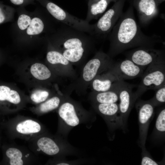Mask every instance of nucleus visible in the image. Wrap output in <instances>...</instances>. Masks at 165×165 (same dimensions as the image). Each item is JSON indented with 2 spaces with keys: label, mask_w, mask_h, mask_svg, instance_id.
Returning a JSON list of instances; mask_svg holds the SVG:
<instances>
[{
  "label": "nucleus",
  "mask_w": 165,
  "mask_h": 165,
  "mask_svg": "<svg viewBox=\"0 0 165 165\" xmlns=\"http://www.w3.org/2000/svg\"><path fill=\"white\" fill-rule=\"evenodd\" d=\"M136 108L138 114L139 135L138 143L142 152H146L145 143L148 126L154 113L155 107L150 101L139 99L136 103Z\"/></svg>",
  "instance_id": "8"
},
{
  "label": "nucleus",
  "mask_w": 165,
  "mask_h": 165,
  "mask_svg": "<svg viewBox=\"0 0 165 165\" xmlns=\"http://www.w3.org/2000/svg\"><path fill=\"white\" fill-rule=\"evenodd\" d=\"M44 28L42 21L39 18L35 17L31 21L27 30L28 34L30 35H36L40 33Z\"/></svg>",
  "instance_id": "24"
},
{
  "label": "nucleus",
  "mask_w": 165,
  "mask_h": 165,
  "mask_svg": "<svg viewBox=\"0 0 165 165\" xmlns=\"http://www.w3.org/2000/svg\"><path fill=\"white\" fill-rule=\"evenodd\" d=\"M86 33L80 31L65 25L60 38L61 53L70 62H77L84 56L94 38Z\"/></svg>",
  "instance_id": "2"
},
{
  "label": "nucleus",
  "mask_w": 165,
  "mask_h": 165,
  "mask_svg": "<svg viewBox=\"0 0 165 165\" xmlns=\"http://www.w3.org/2000/svg\"><path fill=\"white\" fill-rule=\"evenodd\" d=\"M144 69L127 58L115 63L112 68L119 78L123 80L141 76Z\"/></svg>",
  "instance_id": "11"
},
{
  "label": "nucleus",
  "mask_w": 165,
  "mask_h": 165,
  "mask_svg": "<svg viewBox=\"0 0 165 165\" xmlns=\"http://www.w3.org/2000/svg\"><path fill=\"white\" fill-rule=\"evenodd\" d=\"M5 19L4 15L2 11L1 8L0 7V24L4 21Z\"/></svg>",
  "instance_id": "31"
},
{
  "label": "nucleus",
  "mask_w": 165,
  "mask_h": 165,
  "mask_svg": "<svg viewBox=\"0 0 165 165\" xmlns=\"http://www.w3.org/2000/svg\"><path fill=\"white\" fill-rule=\"evenodd\" d=\"M45 3L48 12L55 19L66 26L92 36L93 24L71 15L52 2L47 1Z\"/></svg>",
  "instance_id": "5"
},
{
  "label": "nucleus",
  "mask_w": 165,
  "mask_h": 165,
  "mask_svg": "<svg viewBox=\"0 0 165 165\" xmlns=\"http://www.w3.org/2000/svg\"><path fill=\"white\" fill-rule=\"evenodd\" d=\"M110 3L106 0H89L85 20L89 23L91 20L100 17L105 13Z\"/></svg>",
  "instance_id": "15"
},
{
  "label": "nucleus",
  "mask_w": 165,
  "mask_h": 165,
  "mask_svg": "<svg viewBox=\"0 0 165 165\" xmlns=\"http://www.w3.org/2000/svg\"><path fill=\"white\" fill-rule=\"evenodd\" d=\"M120 80L112 69L109 70L105 75L97 76L92 82V87L96 92H102L111 89L113 83Z\"/></svg>",
  "instance_id": "13"
},
{
  "label": "nucleus",
  "mask_w": 165,
  "mask_h": 165,
  "mask_svg": "<svg viewBox=\"0 0 165 165\" xmlns=\"http://www.w3.org/2000/svg\"><path fill=\"white\" fill-rule=\"evenodd\" d=\"M58 114L60 118L69 126L75 127L80 123V119L75 107L70 102L63 103L59 108Z\"/></svg>",
  "instance_id": "14"
},
{
  "label": "nucleus",
  "mask_w": 165,
  "mask_h": 165,
  "mask_svg": "<svg viewBox=\"0 0 165 165\" xmlns=\"http://www.w3.org/2000/svg\"><path fill=\"white\" fill-rule=\"evenodd\" d=\"M141 77V81L134 92L136 100L147 90H156L165 85V62L148 66Z\"/></svg>",
  "instance_id": "4"
},
{
  "label": "nucleus",
  "mask_w": 165,
  "mask_h": 165,
  "mask_svg": "<svg viewBox=\"0 0 165 165\" xmlns=\"http://www.w3.org/2000/svg\"><path fill=\"white\" fill-rule=\"evenodd\" d=\"M16 128L19 133L23 134L38 133L41 129L40 125L38 123L31 119L27 120L19 123Z\"/></svg>",
  "instance_id": "19"
},
{
  "label": "nucleus",
  "mask_w": 165,
  "mask_h": 165,
  "mask_svg": "<svg viewBox=\"0 0 165 165\" xmlns=\"http://www.w3.org/2000/svg\"><path fill=\"white\" fill-rule=\"evenodd\" d=\"M164 0H133L132 5L136 9L139 21L142 25L149 23L159 13L158 6Z\"/></svg>",
  "instance_id": "10"
},
{
  "label": "nucleus",
  "mask_w": 165,
  "mask_h": 165,
  "mask_svg": "<svg viewBox=\"0 0 165 165\" xmlns=\"http://www.w3.org/2000/svg\"><path fill=\"white\" fill-rule=\"evenodd\" d=\"M97 108L112 128H121L125 130L119 112V104L117 103H98Z\"/></svg>",
  "instance_id": "12"
},
{
  "label": "nucleus",
  "mask_w": 165,
  "mask_h": 165,
  "mask_svg": "<svg viewBox=\"0 0 165 165\" xmlns=\"http://www.w3.org/2000/svg\"><path fill=\"white\" fill-rule=\"evenodd\" d=\"M154 134L156 138H161L165 135V109L163 107L159 112L156 119Z\"/></svg>",
  "instance_id": "21"
},
{
  "label": "nucleus",
  "mask_w": 165,
  "mask_h": 165,
  "mask_svg": "<svg viewBox=\"0 0 165 165\" xmlns=\"http://www.w3.org/2000/svg\"><path fill=\"white\" fill-rule=\"evenodd\" d=\"M31 19L30 16L25 15H20L18 20L17 24L19 28L21 30H24L29 25Z\"/></svg>",
  "instance_id": "28"
},
{
  "label": "nucleus",
  "mask_w": 165,
  "mask_h": 165,
  "mask_svg": "<svg viewBox=\"0 0 165 165\" xmlns=\"http://www.w3.org/2000/svg\"><path fill=\"white\" fill-rule=\"evenodd\" d=\"M126 0H119L93 24L92 36L94 38L104 40L107 39L123 13Z\"/></svg>",
  "instance_id": "3"
},
{
  "label": "nucleus",
  "mask_w": 165,
  "mask_h": 165,
  "mask_svg": "<svg viewBox=\"0 0 165 165\" xmlns=\"http://www.w3.org/2000/svg\"><path fill=\"white\" fill-rule=\"evenodd\" d=\"M147 153H145V155H144L142 157L141 165H157L158 163L152 160L151 157L147 156Z\"/></svg>",
  "instance_id": "29"
},
{
  "label": "nucleus",
  "mask_w": 165,
  "mask_h": 165,
  "mask_svg": "<svg viewBox=\"0 0 165 165\" xmlns=\"http://www.w3.org/2000/svg\"><path fill=\"white\" fill-rule=\"evenodd\" d=\"M114 63L108 54L101 51H98L84 66L82 73L83 79L87 82L92 81L99 73L111 69Z\"/></svg>",
  "instance_id": "9"
},
{
  "label": "nucleus",
  "mask_w": 165,
  "mask_h": 165,
  "mask_svg": "<svg viewBox=\"0 0 165 165\" xmlns=\"http://www.w3.org/2000/svg\"><path fill=\"white\" fill-rule=\"evenodd\" d=\"M57 165H69V164L68 163H59L57 164Z\"/></svg>",
  "instance_id": "32"
},
{
  "label": "nucleus",
  "mask_w": 165,
  "mask_h": 165,
  "mask_svg": "<svg viewBox=\"0 0 165 165\" xmlns=\"http://www.w3.org/2000/svg\"><path fill=\"white\" fill-rule=\"evenodd\" d=\"M107 38L110 42L107 54L112 58L129 49L154 47L156 43L163 42L160 36H148L142 31L136 21L132 6L123 13Z\"/></svg>",
  "instance_id": "1"
},
{
  "label": "nucleus",
  "mask_w": 165,
  "mask_h": 165,
  "mask_svg": "<svg viewBox=\"0 0 165 165\" xmlns=\"http://www.w3.org/2000/svg\"><path fill=\"white\" fill-rule=\"evenodd\" d=\"M7 101L14 104H19L20 101V98L18 93L16 91L11 90L6 85H0V101Z\"/></svg>",
  "instance_id": "17"
},
{
  "label": "nucleus",
  "mask_w": 165,
  "mask_h": 165,
  "mask_svg": "<svg viewBox=\"0 0 165 165\" xmlns=\"http://www.w3.org/2000/svg\"><path fill=\"white\" fill-rule=\"evenodd\" d=\"M47 61L53 64H61L64 65H68V61L61 52L56 51H50L48 52L46 55Z\"/></svg>",
  "instance_id": "22"
},
{
  "label": "nucleus",
  "mask_w": 165,
  "mask_h": 165,
  "mask_svg": "<svg viewBox=\"0 0 165 165\" xmlns=\"http://www.w3.org/2000/svg\"><path fill=\"white\" fill-rule=\"evenodd\" d=\"M39 148L43 152L49 155H53L58 153L60 149L55 142L51 138L46 137L39 139L37 142Z\"/></svg>",
  "instance_id": "16"
},
{
  "label": "nucleus",
  "mask_w": 165,
  "mask_h": 165,
  "mask_svg": "<svg viewBox=\"0 0 165 165\" xmlns=\"http://www.w3.org/2000/svg\"><path fill=\"white\" fill-rule=\"evenodd\" d=\"M97 92L95 99L98 103H116L119 100L118 93L113 88L107 91Z\"/></svg>",
  "instance_id": "18"
},
{
  "label": "nucleus",
  "mask_w": 165,
  "mask_h": 165,
  "mask_svg": "<svg viewBox=\"0 0 165 165\" xmlns=\"http://www.w3.org/2000/svg\"><path fill=\"white\" fill-rule=\"evenodd\" d=\"M49 95V92L44 90H36L31 96L32 101L36 103H39L45 101Z\"/></svg>",
  "instance_id": "27"
},
{
  "label": "nucleus",
  "mask_w": 165,
  "mask_h": 165,
  "mask_svg": "<svg viewBox=\"0 0 165 165\" xmlns=\"http://www.w3.org/2000/svg\"><path fill=\"white\" fill-rule=\"evenodd\" d=\"M125 56L126 58L144 68L151 65L165 62V50L154 47L135 48L126 52Z\"/></svg>",
  "instance_id": "6"
},
{
  "label": "nucleus",
  "mask_w": 165,
  "mask_h": 165,
  "mask_svg": "<svg viewBox=\"0 0 165 165\" xmlns=\"http://www.w3.org/2000/svg\"><path fill=\"white\" fill-rule=\"evenodd\" d=\"M13 4L16 5H20L23 3L24 0H10Z\"/></svg>",
  "instance_id": "30"
},
{
  "label": "nucleus",
  "mask_w": 165,
  "mask_h": 165,
  "mask_svg": "<svg viewBox=\"0 0 165 165\" xmlns=\"http://www.w3.org/2000/svg\"><path fill=\"white\" fill-rule=\"evenodd\" d=\"M132 88V85L122 80L115 82L112 88L118 94L119 111L125 128L129 114L136 101Z\"/></svg>",
  "instance_id": "7"
},
{
  "label": "nucleus",
  "mask_w": 165,
  "mask_h": 165,
  "mask_svg": "<svg viewBox=\"0 0 165 165\" xmlns=\"http://www.w3.org/2000/svg\"><path fill=\"white\" fill-rule=\"evenodd\" d=\"M30 72L35 78L40 80H46L51 75V73L45 65L40 63H35L32 65Z\"/></svg>",
  "instance_id": "20"
},
{
  "label": "nucleus",
  "mask_w": 165,
  "mask_h": 165,
  "mask_svg": "<svg viewBox=\"0 0 165 165\" xmlns=\"http://www.w3.org/2000/svg\"><path fill=\"white\" fill-rule=\"evenodd\" d=\"M109 2H116L117 1L119 0H106Z\"/></svg>",
  "instance_id": "33"
},
{
  "label": "nucleus",
  "mask_w": 165,
  "mask_h": 165,
  "mask_svg": "<svg viewBox=\"0 0 165 165\" xmlns=\"http://www.w3.org/2000/svg\"><path fill=\"white\" fill-rule=\"evenodd\" d=\"M154 97L149 100L155 107L162 105L165 102V85L156 90Z\"/></svg>",
  "instance_id": "26"
},
{
  "label": "nucleus",
  "mask_w": 165,
  "mask_h": 165,
  "mask_svg": "<svg viewBox=\"0 0 165 165\" xmlns=\"http://www.w3.org/2000/svg\"><path fill=\"white\" fill-rule=\"evenodd\" d=\"M6 156L10 159L11 165H22L23 164L22 160V154L18 149L15 148H10L6 152Z\"/></svg>",
  "instance_id": "23"
},
{
  "label": "nucleus",
  "mask_w": 165,
  "mask_h": 165,
  "mask_svg": "<svg viewBox=\"0 0 165 165\" xmlns=\"http://www.w3.org/2000/svg\"><path fill=\"white\" fill-rule=\"evenodd\" d=\"M60 102V100L58 97H53L42 103L40 106V110L43 113L51 111L58 107Z\"/></svg>",
  "instance_id": "25"
}]
</instances>
